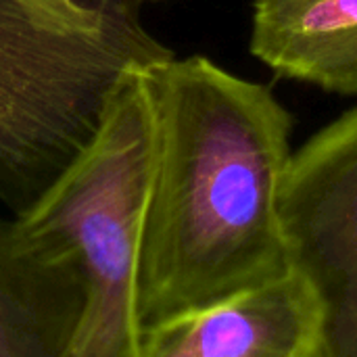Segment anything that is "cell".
Wrapping results in <instances>:
<instances>
[{
	"mask_svg": "<svg viewBox=\"0 0 357 357\" xmlns=\"http://www.w3.org/2000/svg\"><path fill=\"white\" fill-rule=\"evenodd\" d=\"M142 357H328L326 307L301 270L142 333Z\"/></svg>",
	"mask_w": 357,
	"mask_h": 357,
	"instance_id": "obj_5",
	"label": "cell"
},
{
	"mask_svg": "<svg viewBox=\"0 0 357 357\" xmlns=\"http://www.w3.org/2000/svg\"><path fill=\"white\" fill-rule=\"evenodd\" d=\"M27 4H31L33 8L63 21L69 25H96L100 23L111 6L115 4V0H23Z\"/></svg>",
	"mask_w": 357,
	"mask_h": 357,
	"instance_id": "obj_8",
	"label": "cell"
},
{
	"mask_svg": "<svg viewBox=\"0 0 357 357\" xmlns=\"http://www.w3.org/2000/svg\"><path fill=\"white\" fill-rule=\"evenodd\" d=\"M278 207L295 266L324 301L328 357H357V107L293 151Z\"/></svg>",
	"mask_w": 357,
	"mask_h": 357,
	"instance_id": "obj_4",
	"label": "cell"
},
{
	"mask_svg": "<svg viewBox=\"0 0 357 357\" xmlns=\"http://www.w3.org/2000/svg\"><path fill=\"white\" fill-rule=\"evenodd\" d=\"M155 163L142 220V333L295 268L278 195L293 115L257 82L207 56L142 67Z\"/></svg>",
	"mask_w": 357,
	"mask_h": 357,
	"instance_id": "obj_1",
	"label": "cell"
},
{
	"mask_svg": "<svg viewBox=\"0 0 357 357\" xmlns=\"http://www.w3.org/2000/svg\"><path fill=\"white\" fill-rule=\"evenodd\" d=\"M84 301L75 255L0 215V357H67Z\"/></svg>",
	"mask_w": 357,
	"mask_h": 357,
	"instance_id": "obj_6",
	"label": "cell"
},
{
	"mask_svg": "<svg viewBox=\"0 0 357 357\" xmlns=\"http://www.w3.org/2000/svg\"><path fill=\"white\" fill-rule=\"evenodd\" d=\"M249 48L278 77L357 96V0H251Z\"/></svg>",
	"mask_w": 357,
	"mask_h": 357,
	"instance_id": "obj_7",
	"label": "cell"
},
{
	"mask_svg": "<svg viewBox=\"0 0 357 357\" xmlns=\"http://www.w3.org/2000/svg\"><path fill=\"white\" fill-rule=\"evenodd\" d=\"M172 54L136 0L86 27L0 0V207L23 215L94 136L115 84Z\"/></svg>",
	"mask_w": 357,
	"mask_h": 357,
	"instance_id": "obj_2",
	"label": "cell"
},
{
	"mask_svg": "<svg viewBox=\"0 0 357 357\" xmlns=\"http://www.w3.org/2000/svg\"><path fill=\"white\" fill-rule=\"evenodd\" d=\"M142 67L115 84L94 136L17 215L31 234L65 247L79 264L86 301L67 357H142L136 282L155 163Z\"/></svg>",
	"mask_w": 357,
	"mask_h": 357,
	"instance_id": "obj_3",
	"label": "cell"
}]
</instances>
